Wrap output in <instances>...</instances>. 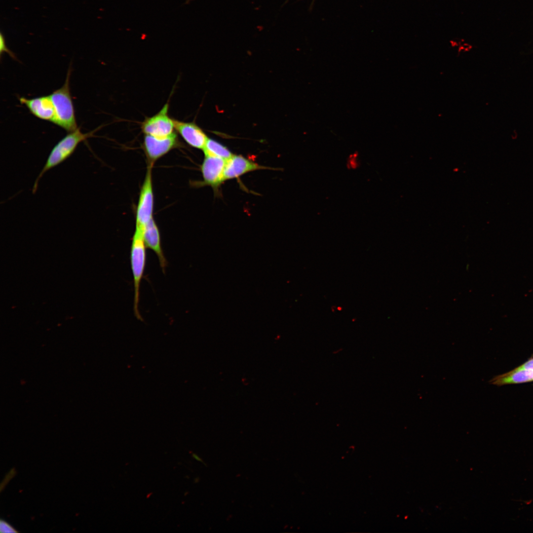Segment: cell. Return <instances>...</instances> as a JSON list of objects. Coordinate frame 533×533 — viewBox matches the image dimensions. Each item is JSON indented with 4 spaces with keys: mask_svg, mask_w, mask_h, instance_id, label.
<instances>
[{
    "mask_svg": "<svg viewBox=\"0 0 533 533\" xmlns=\"http://www.w3.org/2000/svg\"><path fill=\"white\" fill-rule=\"evenodd\" d=\"M95 131V130L82 133L80 128L78 127L62 138L51 150L43 168L36 179L32 189L33 193L36 192L39 181L46 172L70 157L79 144L93 137Z\"/></svg>",
    "mask_w": 533,
    "mask_h": 533,
    "instance_id": "obj_1",
    "label": "cell"
},
{
    "mask_svg": "<svg viewBox=\"0 0 533 533\" xmlns=\"http://www.w3.org/2000/svg\"><path fill=\"white\" fill-rule=\"evenodd\" d=\"M71 73V70L70 67L64 85L49 95L55 112L54 124L64 129L68 133L78 128L70 91L69 82Z\"/></svg>",
    "mask_w": 533,
    "mask_h": 533,
    "instance_id": "obj_2",
    "label": "cell"
},
{
    "mask_svg": "<svg viewBox=\"0 0 533 533\" xmlns=\"http://www.w3.org/2000/svg\"><path fill=\"white\" fill-rule=\"evenodd\" d=\"M146 245L142 229L136 226L130 249V263L133 277L134 297V311L138 320L142 318L139 310L140 286L146 263Z\"/></svg>",
    "mask_w": 533,
    "mask_h": 533,
    "instance_id": "obj_3",
    "label": "cell"
},
{
    "mask_svg": "<svg viewBox=\"0 0 533 533\" xmlns=\"http://www.w3.org/2000/svg\"><path fill=\"white\" fill-rule=\"evenodd\" d=\"M152 167L148 165L136 209V226L142 229L153 218L154 195L152 181Z\"/></svg>",
    "mask_w": 533,
    "mask_h": 533,
    "instance_id": "obj_4",
    "label": "cell"
},
{
    "mask_svg": "<svg viewBox=\"0 0 533 533\" xmlns=\"http://www.w3.org/2000/svg\"><path fill=\"white\" fill-rule=\"evenodd\" d=\"M180 146V141L175 132L162 138L145 135L142 148L147 158L148 165L153 166L158 159Z\"/></svg>",
    "mask_w": 533,
    "mask_h": 533,
    "instance_id": "obj_5",
    "label": "cell"
},
{
    "mask_svg": "<svg viewBox=\"0 0 533 533\" xmlns=\"http://www.w3.org/2000/svg\"><path fill=\"white\" fill-rule=\"evenodd\" d=\"M168 110L167 103L157 114L146 117L141 125L143 133L158 138L167 137L174 133V119L169 115Z\"/></svg>",
    "mask_w": 533,
    "mask_h": 533,
    "instance_id": "obj_6",
    "label": "cell"
},
{
    "mask_svg": "<svg viewBox=\"0 0 533 533\" xmlns=\"http://www.w3.org/2000/svg\"><path fill=\"white\" fill-rule=\"evenodd\" d=\"M226 160L216 156L205 155L201 171L203 181L198 186H209L217 189L224 180V172Z\"/></svg>",
    "mask_w": 533,
    "mask_h": 533,
    "instance_id": "obj_7",
    "label": "cell"
},
{
    "mask_svg": "<svg viewBox=\"0 0 533 533\" xmlns=\"http://www.w3.org/2000/svg\"><path fill=\"white\" fill-rule=\"evenodd\" d=\"M19 101L36 117L54 123L55 112L50 95L31 99L21 97Z\"/></svg>",
    "mask_w": 533,
    "mask_h": 533,
    "instance_id": "obj_8",
    "label": "cell"
},
{
    "mask_svg": "<svg viewBox=\"0 0 533 533\" xmlns=\"http://www.w3.org/2000/svg\"><path fill=\"white\" fill-rule=\"evenodd\" d=\"M175 130L190 146L203 150L208 138L204 131L195 123L174 119Z\"/></svg>",
    "mask_w": 533,
    "mask_h": 533,
    "instance_id": "obj_9",
    "label": "cell"
},
{
    "mask_svg": "<svg viewBox=\"0 0 533 533\" xmlns=\"http://www.w3.org/2000/svg\"><path fill=\"white\" fill-rule=\"evenodd\" d=\"M268 168L261 166L240 155H233L226 161L224 172V180L239 177L248 172Z\"/></svg>",
    "mask_w": 533,
    "mask_h": 533,
    "instance_id": "obj_10",
    "label": "cell"
},
{
    "mask_svg": "<svg viewBox=\"0 0 533 533\" xmlns=\"http://www.w3.org/2000/svg\"><path fill=\"white\" fill-rule=\"evenodd\" d=\"M144 240L146 246L156 255L163 272H165L167 261L161 247L158 228L152 218L142 228Z\"/></svg>",
    "mask_w": 533,
    "mask_h": 533,
    "instance_id": "obj_11",
    "label": "cell"
},
{
    "mask_svg": "<svg viewBox=\"0 0 533 533\" xmlns=\"http://www.w3.org/2000/svg\"><path fill=\"white\" fill-rule=\"evenodd\" d=\"M532 381H533V369L518 366L511 371L495 376L491 380L490 383L500 386Z\"/></svg>",
    "mask_w": 533,
    "mask_h": 533,
    "instance_id": "obj_12",
    "label": "cell"
},
{
    "mask_svg": "<svg viewBox=\"0 0 533 533\" xmlns=\"http://www.w3.org/2000/svg\"><path fill=\"white\" fill-rule=\"evenodd\" d=\"M203 150L205 155L220 157L226 161L233 155L226 147L214 140L209 138Z\"/></svg>",
    "mask_w": 533,
    "mask_h": 533,
    "instance_id": "obj_13",
    "label": "cell"
},
{
    "mask_svg": "<svg viewBox=\"0 0 533 533\" xmlns=\"http://www.w3.org/2000/svg\"><path fill=\"white\" fill-rule=\"evenodd\" d=\"M0 532L1 533H18V531L6 521L1 519L0 520Z\"/></svg>",
    "mask_w": 533,
    "mask_h": 533,
    "instance_id": "obj_14",
    "label": "cell"
},
{
    "mask_svg": "<svg viewBox=\"0 0 533 533\" xmlns=\"http://www.w3.org/2000/svg\"><path fill=\"white\" fill-rule=\"evenodd\" d=\"M0 53H1L2 52H7L10 56H11L12 57H13L14 56V54L12 53V52L10 50H9V49L7 48V47L6 45L4 36L2 35V34L1 33H0Z\"/></svg>",
    "mask_w": 533,
    "mask_h": 533,
    "instance_id": "obj_15",
    "label": "cell"
},
{
    "mask_svg": "<svg viewBox=\"0 0 533 533\" xmlns=\"http://www.w3.org/2000/svg\"><path fill=\"white\" fill-rule=\"evenodd\" d=\"M519 367L526 369H533V357L529 359V360L519 366Z\"/></svg>",
    "mask_w": 533,
    "mask_h": 533,
    "instance_id": "obj_16",
    "label": "cell"
},
{
    "mask_svg": "<svg viewBox=\"0 0 533 533\" xmlns=\"http://www.w3.org/2000/svg\"><path fill=\"white\" fill-rule=\"evenodd\" d=\"M192 457H193V458H194L195 459L197 460L198 461H202L201 458L195 454H192Z\"/></svg>",
    "mask_w": 533,
    "mask_h": 533,
    "instance_id": "obj_17",
    "label": "cell"
}]
</instances>
